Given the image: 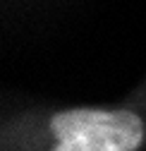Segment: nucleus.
I'll use <instances>...</instances> for the list:
<instances>
[{"label":"nucleus","mask_w":146,"mask_h":151,"mask_svg":"<svg viewBox=\"0 0 146 151\" xmlns=\"http://www.w3.org/2000/svg\"><path fill=\"white\" fill-rule=\"evenodd\" d=\"M58 144L53 151H137L144 122L130 110L74 108L50 120Z\"/></svg>","instance_id":"1"}]
</instances>
